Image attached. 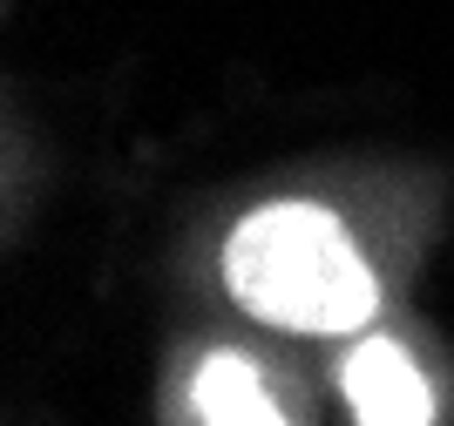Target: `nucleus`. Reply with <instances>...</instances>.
Here are the masks:
<instances>
[{"mask_svg":"<svg viewBox=\"0 0 454 426\" xmlns=\"http://www.w3.org/2000/svg\"><path fill=\"white\" fill-rule=\"evenodd\" d=\"M224 278L245 312L285 332H360L380 305L366 258L319 204H271L231 230Z\"/></svg>","mask_w":454,"mask_h":426,"instance_id":"1","label":"nucleus"},{"mask_svg":"<svg viewBox=\"0 0 454 426\" xmlns=\"http://www.w3.org/2000/svg\"><path fill=\"white\" fill-rule=\"evenodd\" d=\"M346 407H353L360 426H427L434 420V392H427L420 366L394 338H366L346 359Z\"/></svg>","mask_w":454,"mask_h":426,"instance_id":"2","label":"nucleus"},{"mask_svg":"<svg viewBox=\"0 0 454 426\" xmlns=\"http://www.w3.org/2000/svg\"><path fill=\"white\" fill-rule=\"evenodd\" d=\"M190 399H197V420L204 426H292L278 413V399H271L265 372L251 366V359H238V352H210L204 366H197Z\"/></svg>","mask_w":454,"mask_h":426,"instance_id":"3","label":"nucleus"}]
</instances>
